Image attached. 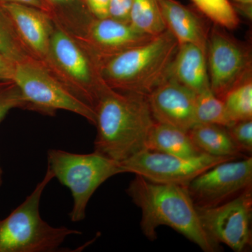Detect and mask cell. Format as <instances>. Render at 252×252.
<instances>
[{"mask_svg":"<svg viewBox=\"0 0 252 252\" xmlns=\"http://www.w3.org/2000/svg\"><path fill=\"white\" fill-rule=\"evenodd\" d=\"M94 109L97 128L94 152L122 162L146 149L147 137L156 122L147 95L107 86Z\"/></svg>","mask_w":252,"mask_h":252,"instance_id":"1","label":"cell"},{"mask_svg":"<svg viewBox=\"0 0 252 252\" xmlns=\"http://www.w3.org/2000/svg\"><path fill=\"white\" fill-rule=\"evenodd\" d=\"M126 193L141 210V229L149 240L157 238L159 226L166 225L204 252L220 251V244L204 229L196 207L185 187L156 183L135 175Z\"/></svg>","mask_w":252,"mask_h":252,"instance_id":"2","label":"cell"},{"mask_svg":"<svg viewBox=\"0 0 252 252\" xmlns=\"http://www.w3.org/2000/svg\"><path fill=\"white\" fill-rule=\"evenodd\" d=\"M178 47L165 30L144 44L101 61V77L114 90L148 95L168 78Z\"/></svg>","mask_w":252,"mask_h":252,"instance_id":"3","label":"cell"},{"mask_svg":"<svg viewBox=\"0 0 252 252\" xmlns=\"http://www.w3.org/2000/svg\"><path fill=\"white\" fill-rule=\"evenodd\" d=\"M54 178L46 169L45 175L26 200L9 216L0 220V252H56L67 237L81 234L65 226H52L41 218V196Z\"/></svg>","mask_w":252,"mask_h":252,"instance_id":"4","label":"cell"},{"mask_svg":"<svg viewBox=\"0 0 252 252\" xmlns=\"http://www.w3.org/2000/svg\"><path fill=\"white\" fill-rule=\"evenodd\" d=\"M47 168L54 178L72 193L73 205L69 216L72 222L84 220L88 204L102 184L124 173L121 162L95 152L80 154L51 149L47 152Z\"/></svg>","mask_w":252,"mask_h":252,"instance_id":"5","label":"cell"},{"mask_svg":"<svg viewBox=\"0 0 252 252\" xmlns=\"http://www.w3.org/2000/svg\"><path fill=\"white\" fill-rule=\"evenodd\" d=\"M13 82L21 93L26 108L51 114L57 110L67 111L95 124L93 107L58 80L39 60L29 57L16 64Z\"/></svg>","mask_w":252,"mask_h":252,"instance_id":"6","label":"cell"},{"mask_svg":"<svg viewBox=\"0 0 252 252\" xmlns=\"http://www.w3.org/2000/svg\"><path fill=\"white\" fill-rule=\"evenodd\" d=\"M44 64L67 79L68 89L93 109L99 94L107 87L101 77L95 55L89 48L81 47L56 23L50 41L49 57Z\"/></svg>","mask_w":252,"mask_h":252,"instance_id":"7","label":"cell"},{"mask_svg":"<svg viewBox=\"0 0 252 252\" xmlns=\"http://www.w3.org/2000/svg\"><path fill=\"white\" fill-rule=\"evenodd\" d=\"M206 59L210 90L221 99L233 88L252 78L250 46L217 25L209 32Z\"/></svg>","mask_w":252,"mask_h":252,"instance_id":"8","label":"cell"},{"mask_svg":"<svg viewBox=\"0 0 252 252\" xmlns=\"http://www.w3.org/2000/svg\"><path fill=\"white\" fill-rule=\"evenodd\" d=\"M234 158L203 154L183 158L144 149L121 162L123 171L140 175L151 182L187 187L197 176L220 162Z\"/></svg>","mask_w":252,"mask_h":252,"instance_id":"9","label":"cell"},{"mask_svg":"<svg viewBox=\"0 0 252 252\" xmlns=\"http://www.w3.org/2000/svg\"><path fill=\"white\" fill-rule=\"evenodd\" d=\"M197 207L218 206L252 189V158L226 160L197 176L186 187Z\"/></svg>","mask_w":252,"mask_h":252,"instance_id":"10","label":"cell"},{"mask_svg":"<svg viewBox=\"0 0 252 252\" xmlns=\"http://www.w3.org/2000/svg\"><path fill=\"white\" fill-rule=\"evenodd\" d=\"M196 208L204 229L216 243L236 252L251 249L252 189L218 206Z\"/></svg>","mask_w":252,"mask_h":252,"instance_id":"11","label":"cell"},{"mask_svg":"<svg viewBox=\"0 0 252 252\" xmlns=\"http://www.w3.org/2000/svg\"><path fill=\"white\" fill-rule=\"evenodd\" d=\"M196 95L171 79H167L147 95L156 122L189 131L197 124Z\"/></svg>","mask_w":252,"mask_h":252,"instance_id":"12","label":"cell"},{"mask_svg":"<svg viewBox=\"0 0 252 252\" xmlns=\"http://www.w3.org/2000/svg\"><path fill=\"white\" fill-rule=\"evenodd\" d=\"M21 42L34 59L47 61L54 23L47 11L16 3L0 2Z\"/></svg>","mask_w":252,"mask_h":252,"instance_id":"13","label":"cell"},{"mask_svg":"<svg viewBox=\"0 0 252 252\" xmlns=\"http://www.w3.org/2000/svg\"><path fill=\"white\" fill-rule=\"evenodd\" d=\"M153 37L137 31L130 23L121 22L109 17L94 18L87 31L89 48L99 63L144 44Z\"/></svg>","mask_w":252,"mask_h":252,"instance_id":"14","label":"cell"},{"mask_svg":"<svg viewBox=\"0 0 252 252\" xmlns=\"http://www.w3.org/2000/svg\"><path fill=\"white\" fill-rule=\"evenodd\" d=\"M167 31L179 45L193 44L206 51L210 30L203 19L177 0H158Z\"/></svg>","mask_w":252,"mask_h":252,"instance_id":"15","label":"cell"},{"mask_svg":"<svg viewBox=\"0 0 252 252\" xmlns=\"http://www.w3.org/2000/svg\"><path fill=\"white\" fill-rule=\"evenodd\" d=\"M167 79L175 81L197 94L210 89L206 51L193 44L179 45Z\"/></svg>","mask_w":252,"mask_h":252,"instance_id":"16","label":"cell"},{"mask_svg":"<svg viewBox=\"0 0 252 252\" xmlns=\"http://www.w3.org/2000/svg\"><path fill=\"white\" fill-rule=\"evenodd\" d=\"M146 149L183 158L203 154L193 143L188 131L157 122L149 132Z\"/></svg>","mask_w":252,"mask_h":252,"instance_id":"17","label":"cell"},{"mask_svg":"<svg viewBox=\"0 0 252 252\" xmlns=\"http://www.w3.org/2000/svg\"><path fill=\"white\" fill-rule=\"evenodd\" d=\"M193 143L202 153L217 157L238 159L245 157L239 152L226 127L215 124H196L188 131Z\"/></svg>","mask_w":252,"mask_h":252,"instance_id":"18","label":"cell"},{"mask_svg":"<svg viewBox=\"0 0 252 252\" xmlns=\"http://www.w3.org/2000/svg\"><path fill=\"white\" fill-rule=\"evenodd\" d=\"M130 24L140 32L152 36L166 30L158 0H132Z\"/></svg>","mask_w":252,"mask_h":252,"instance_id":"19","label":"cell"},{"mask_svg":"<svg viewBox=\"0 0 252 252\" xmlns=\"http://www.w3.org/2000/svg\"><path fill=\"white\" fill-rule=\"evenodd\" d=\"M195 119L197 124H215L225 127L233 124L227 114L223 100L210 89L196 95Z\"/></svg>","mask_w":252,"mask_h":252,"instance_id":"20","label":"cell"},{"mask_svg":"<svg viewBox=\"0 0 252 252\" xmlns=\"http://www.w3.org/2000/svg\"><path fill=\"white\" fill-rule=\"evenodd\" d=\"M231 122L252 119V78L233 88L222 98Z\"/></svg>","mask_w":252,"mask_h":252,"instance_id":"21","label":"cell"},{"mask_svg":"<svg viewBox=\"0 0 252 252\" xmlns=\"http://www.w3.org/2000/svg\"><path fill=\"white\" fill-rule=\"evenodd\" d=\"M0 55L17 64L32 57L21 42L11 20L0 5Z\"/></svg>","mask_w":252,"mask_h":252,"instance_id":"22","label":"cell"},{"mask_svg":"<svg viewBox=\"0 0 252 252\" xmlns=\"http://www.w3.org/2000/svg\"><path fill=\"white\" fill-rule=\"evenodd\" d=\"M199 11L215 25L227 30H235L240 25L236 10L229 0H191Z\"/></svg>","mask_w":252,"mask_h":252,"instance_id":"23","label":"cell"},{"mask_svg":"<svg viewBox=\"0 0 252 252\" xmlns=\"http://www.w3.org/2000/svg\"><path fill=\"white\" fill-rule=\"evenodd\" d=\"M226 129L239 152L243 155L247 154L252 157V119L234 122Z\"/></svg>","mask_w":252,"mask_h":252,"instance_id":"24","label":"cell"},{"mask_svg":"<svg viewBox=\"0 0 252 252\" xmlns=\"http://www.w3.org/2000/svg\"><path fill=\"white\" fill-rule=\"evenodd\" d=\"M26 108L21 93L14 82H0V123L11 109Z\"/></svg>","mask_w":252,"mask_h":252,"instance_id":"25","label":"cell"},{"mask_svg":"<svg viewBox=\"0 0 252 252\" xmlns=\"http://www.w3.org/2000/svg\"><path fill=\"white\" fill-rule=\"evenodd\" d=\"M132 0H109V17L121 22L130 23Z\"/></svg>","mask_w":252,"mask_h":252,"instance_id":"26","label":"cell"},{"mask_svg":"<svg viewBox=\"0 0 252 252\" xmlns=\"http://www.w3.org/2000/svg\"><path fill=\"white\" fill-rule=\"evenodd\" d=\"M85 2L94 18L109 17V0H85Z\"/></svg>","mask_w":252,"mask_h":252,"instance_id":"27","label":"cell"},{"mask_svg":"<svg viewBox=\"0 0 252 252\" xmlns=\"http://www.w3.org/2000/svg\"><path fill=\"white\" fill-rule=\"evenodd\" d=\"M16 64L0 55V82H13Z\"/></svg>","mask_w":252,"mask_h":252,"instance_id":"28","label":"cell"},{"mask_svg":"<svg viewBox=\"0 0 252 252\" xmlns=\"http://www.w3.org/2000/svg\"><path fill=\"white\" fill-rule=\"evenodd\" d=\"M234 9L246 17L251 19L252 16V0H229Z\"/></svg>","mask_w":252,"mask_h":252,"instance_id":"29","label":"cell"},{"mask_svg":"<svg viewBox=\"0 0 252 252\" xmlns=\"http://www.w3.org/2000/svg\"><path fill=\"white\" fill-rule=\"evenodd\" d=\"M0 2L16 3V4L28 5V6H33L45 11H47L49 9L46 6L45 0H0Z\"/></svg>","mask_w":252,"mask_h":252,"instance_id":"30","label":"cell"},{"mask_svg":"<svg viewBox=\"0 0 252 252\" xmlns=\"http://www.w3.org/2000/svg\"><path fill=\"white\" fill-rule=\"evenodd\" d=\"M51 4L55 5H64L69 4L74 0H47Z\"/></svg>","mask_w":252,"mask_h":252,"instance_id":"31","label":"cell"},{"mask_svg":"<svg viewBox=\"0 0 252 252\" xmlns=\"http://www.w3.org/2000/svg\"><path fill=\"white\" fill-rule=\"evenodd\" d=\"M3 182V170L1 168V165H0V187L2 185Z\"/></svg>","mask_w":252,"mask_h":252,"instance_id":"32","label":"cell"}]
</instances>
